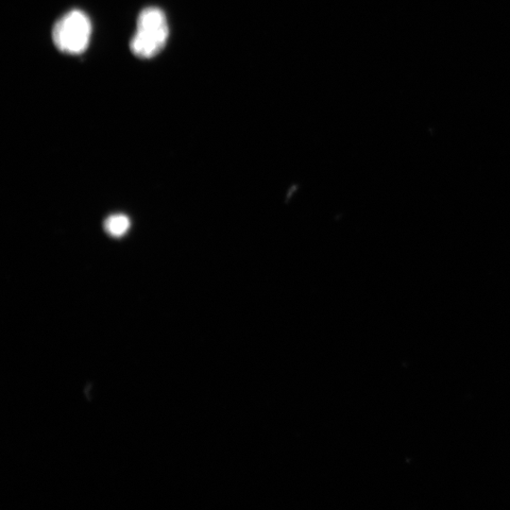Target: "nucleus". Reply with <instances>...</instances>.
<instances>
[{
    "mask_svg": "<svg viewBox=\"0 0 510 510\" xmlns=\"http://www.w3.org/2000/svg\"><path fill=\"white\" fill-rule=\"evenodd\" d=\"M166 14L157 7L144 9L138 21V29L131 41L132 53L141 59L157 56L165 47L168 38Z\"/></svg>",
    "mask_w": 510,
    "mask_h": 510,
    "instance_id": "1",
    "label": "nucleus"
},
{
    "mask_svg": "<svg viewBox=\"0 0 510 510\" xmlns=\"http://www.w3.org/2000/svg\"><path fill=\"white\" fill-rule=\"evenodd\" d=\"M129 226V220L124 216H114L106 221V227L114 235L123 234Z\"/></svg>",
    "mask_w": 510,
    "mask_h": 510,
    "instance_id": "3",
    "label": "nucleus"
},
{
    "mask_svg": "<svg viewBox=\"0 0 510 510\" xmlns=\"http://www.w3.org/2000/svg\"><path fill=\"white\" fill-rule=\"evenodd\" d=\"M91 37V22L83 12H68L55 23L53 39L56 47L67 55H81L88 48Z\"/></svg>",
    "mask_w": 510,
    "mask_h": 510,
    "instance_id": "2",
    "label": "nucleus"
}]
</instances>
